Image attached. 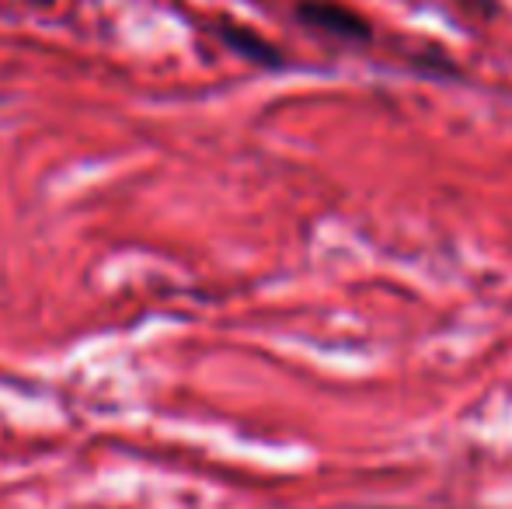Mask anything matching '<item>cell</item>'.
Returning <instances> with one entry per match:
<instances>
[{"label": "cell", "instance_id": "1", "mask_svg": "<svg viewBox=\"0 0 512 509\" xmlns=\"http://www.w3.org/2000/svg\"><path fill=\"white\" fill-rule=\"evenodd\" d=\"M297 21L307 25L310 32H321L328 39L338 42H370L373 39V25L356 14L352 7L335 4V0H300L297 4Z\"/></svg>", "mask_w": 512, "mask_h": 509}, {"label": "cell", "instance_id": "2", "mask_svg": "<svg viewBox=\"0 0 512 509\" xmlns=\"http://www.w3.org/2000/svg\"><path fill=\"white\" fill-rule=\"evenodd\" d=\"M216 39H220L230 53H237L248 63H258V67H269V70L286 67L283 49L272 46L269 39H262V35L251 32V28H244V25H227V21H223V25H216Z\"/></svg>", "mask_w": 512, "mask_h": 509}, {"label": "cell", "instance_id": "3", "mask_svg": "<svg viewBox=\"0 0 512 509\" xmlns=\"http://www.w3.org/2000/svg\"><path fill=\"white\" fill-rule=\"evenodd\" d=\"M32 4H39V7H46V4H53V0H32Z\"/></svg>", "mask_w": 512, "mask_h": 509}]
</instances>
